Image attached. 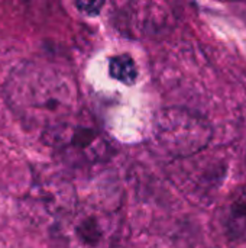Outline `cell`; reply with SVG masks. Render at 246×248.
I'll list each match as a JSON object with an SVG mask.
<instances>
[{
	"label": "cell",
	"mask_w": 246,
	"mask_h": 248,
	"mask_svg": "<svg viewBox=\"0 0 246 248\" xmlns=\"http://www.w3.org/2000/svg\"><path fill=\"white\" fill-rule=\"evenodd\" d=\"M222 230L228 240L246 244V186L236 189L222 206Z\"/></svg>",
	"instance_id": "cell-5"
},
{
	"label": "cell",
	"mask_w": 246,
	"mask_h": 248,
	"mask_svg": "<svg viewBox=\"0 0 246 248\" xmlns=\"http://www.w3.org/2000/svg\"><path fill=\"white\" fill-rule=\"evenodd\" d=\"M77 9L88 16L99 15L101 7L104 6V0H75Z\"/></svg>",
	"instance_id": "cell-7"
},
{
	"label": "cell",
	"mask_w": 246,
	"mask_h": 248,
	"mask_svg": "<svg viewBox=\"0 0 246 248\" xmlns=\"http://www.w3.org/2000/svg\"><path fill=\"white\" fill-rule=\"evenodd\" d=\"M109 71L113 78H116L117 81H120L123 84H133L138 77L136 65L133 62L132 57L126 55V54L116 55V57L110 58Z\"/></svg>",
	"instance_id": "cell-6"
},
{
	"label": "cell",
	"mask_w": 246,
	"mask_h": 248,
	"mask_svg": "<svg viewBox=\"0 0 246 248\" xmlns=\"http://www.w3.org/2000/svg\"><path fill=\"white\" fill-rule=\"evenodd\" d=\"M115 214L86 206L71 211L58 227L59 248H110L117 237Z\"/></svg>",
	"instance_id": "cell-4"
},
{
	"label": "cell",
	"mask_w": 246,
	"mask_h": 248,
	"mask_svg": "<svg viewBox=\"0 0 246 248\" xmlns=\"http://www.w3.org/2000/svg\"><path fill=\"white\" fill-rule=\"evenodd\" d=\"M59 157L74 166H93L109 157V142L90 122L75 115L43 132Z\"/></svg>",
	"instance_id": "cell-2"
},
{
	"label": "cell",
	"mask_w": 246,
	"mask_h": 248,
	"mask_svg": "<svg viewBox=\"0 0 246 248\" xmlns=\"http://www.w3.org/2000/svg\"><path fill=\"white\" fill-rule=\"evenodd\" d=\"M212 138L207 121L184 109L164 110L155 124L158 145L173 157H187L202 151Z\"/></svg>",
	"instance_id": "cell-3"
},
{
	"label": "cell",
	"mask_w": 246,
	"mask_h": 248,
	"mask_svg": "<svg viewBox=\"0 0 246 248\" xmlns=\"http://www.w3.org/2000/svg\"><path fill=\"white\" fill-rule=\"evenodd\" d=\"M4 96L23 124L43 132L74 115V81L54 65L36 61L16 67L4 84Z\"/></svg>",
	"instance_id": "cell-1"
}]
</instances>
